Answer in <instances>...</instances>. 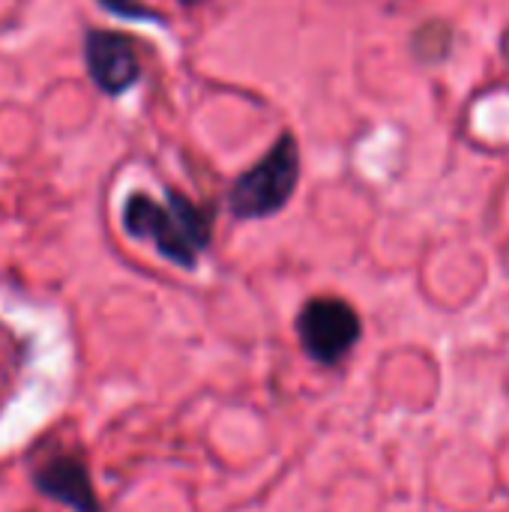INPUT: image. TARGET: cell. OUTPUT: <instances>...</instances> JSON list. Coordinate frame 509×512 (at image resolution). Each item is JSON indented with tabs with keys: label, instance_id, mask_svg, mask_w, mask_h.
Listing matches in <instances>:
<instances>
[{
	"label": "cell",
	"instance_id": "obj_1",
	"mask_svg": "<svg viewBox=\"0 0 509 512\" xmlns=\"http://www.w3.org/2000/svg\"><path fill=\"white\" fill-rule=\"evenodd\" d=\"M123 231L135 240H150L165 261L192 270L210 246L213 213L177 189H171L165 201L132 192L123 204Z\"/></svg>",
	"mask_w": 509,
	"mask_h": 512
},
{
	"label": "cell",
	"instance_id": "obj_2",
	"mask_svg": "<svg viewBox=\"0 0 509 512\" xmlns=\"http://www.w3.org/2000/svg\"><path fill=\"white\" fill-rule=\"evenodd\" d=\"M300 183V144L291 132H282L267 156H261L246 174H240L228 192V210L234 219H267L285 210Z\"/></svg>",
	"mask_w": 509,
	"mask_h": 512
},
{
	"label": "cell",
	"instance_id": "obj_3",
	"mask_svg": "<svg viewBox=\"0 0 509 512\" xmlns=\"http://www.w3.org/2000/svg\"><path fill=\"white\" fill-rule=\"evenodd\" d=\"M297 333L315 363L336 366L360 339V315L339 297H315L300 309Z\"/></svg>",
	"mask_w": 509,
	"mask_h": 512
},
{
	"label": "cell",
	"instance_id": "obj_4",
	"mask_svg": "<svg viewBox=\"0 0 509 512\" xmlns=\"http://www.w3.org/2000/svg\"><path fill=\"white\" fill-rule=\"evenodd\" d=\"M84 63L90 81L108 96H120L141 81L138 48L126 33L117 30H87Z\"/></svg>",
	"mask_w": 509,
	"mask_h": 512
},
{
	"label": "cell",
	"instance_id": "obj_5",
	"mask_svg": "<svg viewBox=\"0 0 509 512\" xmlns=\"http://www.w3.org/2000/svg\"><path fill=\"white\" fill-rule=\"evenodd\" d=\"M33 483L42 495L54 498L57 504H63L69 510L102 512L99 498L93 492V483H90V474L75 456H57V459L45 462L33 474Z\"/></svg>",
	"mask_w": 509,
	"mask_h": 512
},
{
	"label": "cell",
	"instance_id": "obj_6",
	"mask_svg": "<svg viewBox=\"0 0 509 512\" xmlns=\"http://www.w3.org/2000/svg\"><path fill=\"white\" fill-rule=\"evenodd\" d=\"M102 9H108L111 15L123 18V21H165L156 9L144 6L141 0H96Z\"/></svg>",
	"mask_w": 509,
	"mask_h": 512
},
{
	"label": "cell",
	"instance_id": "obj_7",
	"mask_svg": "<svg viewBox=\"0 0 509 512\" xmlns=\"http://www.w3.org/2000/svg\"><path fill=\"white\" fill-rule=\"evenodd\" d=\"M180 6H198V3H204V0H177Z\"/></svg>",
	"mask_w": 509,
	"mask_h": 512
}]
</instances>
